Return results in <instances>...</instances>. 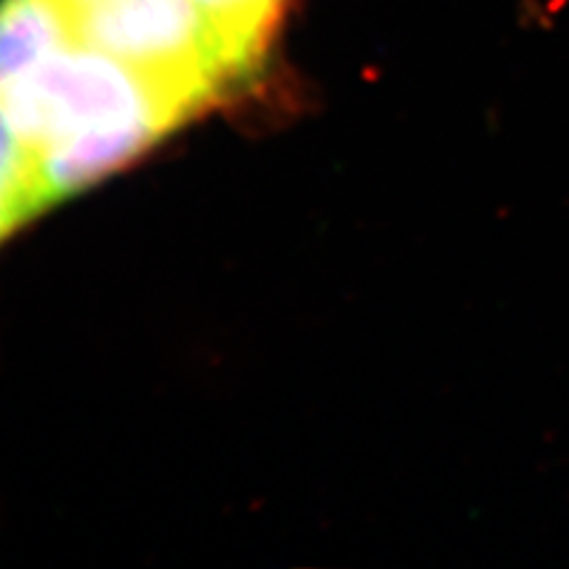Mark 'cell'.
<instances>
[{
    "label": "cell",
    "instance_id": "obj_4",
    "mask_svg": "<svg viewBox=\"0 0 569 569\" xmlns=\"http://www.w3.org/2000/svg\"><path fill=\"white\" fill-rule=\"evenodd\" d=\"M217 36L238 77H247L261 58L280 20L284 0H190Z\"/></svg>",
    "mask_w": 569,
    "mask_h": 569
},
{
    "label": "cell",
    "instance_id": "obj_5",
    "mask_svg": "<svg viewBox=\"0 0 569 569\" xmlns=\"http://www.w3.org/2000/svg\"><path fill=\"white\" fill-rule=\"evenodd\" d=\"M31 181H33V157L24 148L20 136L14 133L3 107H0V190L20 198L31 213Z\"/></svg>",
    "mask_w": 569,
    "mask_h": 569
},
{
    "label": "cell",
    "instance_id": "obj_2",
    "mask_svg": "<svg viewBox=\"0 0 569 569\" xmlns=\"http://www.w3.org/2000/svg\"><path fill=\"white\" fill-rule=\"evenodd\" d=\"M74 12L81 43L129 64L192 114L240 79L190 0H112Z\"/></svg>",
    "mask_w": 569,
    "mask_h": 569
},
{
    "label": "cell",
    "instance_id": "obj_6",
    "mask_svg": "<svg viewBox=\"0 0 569 569\" xmlns=\"http://www.w3.org/2000/svg\"><path fill=\"white\" fill-rule=\"evenodd\" d=\"M24 221H29L27 207L20 198L14 194L0 190V240L8 238L17 226H22Z\"/></svg>",
    "mask_w": 569,
    "mask_h": 569
},
{
    "label": "cell",
    "instance_id": "obj_7",
    "mask_svg": "<svg viewBox=\"0 0 569 569\" xmlns=\"http://www.w3.org/2000/svg\"><path fill=\"white\" fill-rule=\"evenodd\" d=\"M100 3H112V0H69V6L74 8V10L91 8V6H100Z\"/></svg>",
    "mask_w": 569,
    "mask_h": 569
},
{
    "label": "cell",
    "instance_id": "obj_1",
    "mask_svg": "<svg viewBox=\"0 0 569 569\" xmlns=\"http://www.w3.org/2000/svg\"><path fill=\"white\" fill-rule=\"evenodd\" d=\"M0 107L24 148H43L83 133L152 131L167 136L192 117L129 64L77 43L0 96Z\"/></svg>",
    "mask_w": 569,
    "mask_h": 569
},
{
    "label": "cell",
    "instance_id": "obj_3",
    "mask_svg": "<svg viewBox=\"0 0 569 569\" xmlns=\"http://www.w3.org/2000/svg\"><path fill=\"white\" fill-rule=\"evenodd\" d=\"M77 43L69 0H0V96Z\"/></svg>",
    "mask_w": 569,
    "mask_h": 569
}]
</instances>
